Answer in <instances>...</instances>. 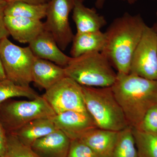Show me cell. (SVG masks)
Returning <instances> with one entry per match:
<instances>
[{
    "label": "cell",
    "instance_id": "6da1fadb",
    "mask_svg": "<svg viewBox=\"0 0 157 157\" xmlns=\"http://www.w3.org/2000/svg\"><path fill=\"white\" fill-rule=\"evenodd\" d=\"M146 25L140 14L125 13L114 19L105 32L106 43L101 52L118 73H130L132 56Z\"/></svg>",
    "mask_w": 157,
    "mask_h": 157
},
{
    "label": "cell",
    "instance_id": "7a4b0ae2",
    "mask_svg": "<svg viewBox=\"0 0 157 157\" xmlns=\"http://www.w3.org/2000/svg\"><path fill=\"white\" fill-rule=\"evenodd\" d=\"M111 88L132 128H138L148 109L157 105V80L117 73Z\"/></svg>",
    "mask_w": 157,
    "mask_h": 157
},
{
    "label": "cell",
    "instance_id": "3957f363",
    "mask_svg": "<svg viewBox=\"0 0 157 157\" xmlns=\"http://www.w3.org/2000/svg\"><path fill=\"white\" fill-rule=\"evenodd\" d=\"M82 87L86 110L98 128L118 132L129 126L111 86Z\"/></svg>",
    "mask_w": 157,
    "mask_h": 157
},
{
    "label": "cell",
    "instance_id": "277c9868",
    "mask_svg": "<svg viewBox=\"0 0 157 157\" xmlns=\"http://www.w3.org/2000/svg\"><path fill=\"white\" fill-rule=\"evenodd\" d=\"M107 58L101 52L84 54L71 59L64 69L66 76L82 86L111 87L117 73Z\"/></svg>",
    "mask_w": 157,
    "mask_h": 157
},
{
    "label": "cell",
    "instance_id": "5b68a950",
    "mask_svg": "<svg viewBox=\"0 0 157 157\" xmlns=\"http://www.w3.org/2000/svg\"><path fill=\"white\" fill-rule=\"evenodd\" d=\"M9 100L0 104V120L7 134H14L32 121L56 114L42 96L29 101Z\"/></svg>",
    "mask_w": 157,
    "mask_h": 157
},
{
    "label": "cell",
    "instance_id": "8992f818",
    "mask_svg": "<svg viewBox=\"0 0 157 157\" xmlns=\"http://www.w3.org/2000/svg\"><path fill=\"white\" fill-rule=\"evenodd\" d=\"M0 56L7 78L24 86H30L36 57L29 47L17 46L8 39L0 41Z\"/></svg>",
    "mask_w": 157,
    "mask_h": 157
},
{
    "label": "cell",
    "instance_id": "52a82bcc",
    "mask_svg": "<svg viewBox=\"0 0 157 157\" xmlns=\"http://www.w3.org/2000/svg\"><path fill=\"white\" fill-rule=\"evenodd\" d=\"M42 97L56 114L67 111L88 112L85 105L82 86L67 76L45 90Z\"/></svg>",
    "mask_w": 157,
    "mask_h": 157
},
{
    "label": "cell",
    "instance_id": "ba28073f",
    "mask_svg": "<svg viewBox=\"0 0 157 157\" xmlns=\"http://www.w3.org/2000/svg\"><path fill=\"white\" fill-rule=\"evenodd\" d=\"M76 0H50L48 3L45 30L52 35L62 50L72 42L73 35L69 21Z\"/></svg>",
    "mask_w": 157,
    "mask_h": 157
},
{
    "label": "cell",
    "instance_id": "9c48e42d",
    "mask_svg": "<svg viewBox=\"0 0 157 157\" xmlns=\"http://www.w3.org/2000/svg\"><path fill=\"white\" fill-rule=\"evenodd\" d=\"M130 73L157 80V39L152 27L145 26L132 56Z\"/></svg>",
    "mask_w": 157,
    "mask_h": 157
},
{
    "label": "cell",
    "instance_id": "30bf717a",
    "mask_svg": "<svg viewBox=\"0 0 157 157\" xmlns=\"http://www.w3.org/2000/svg\"><path fill=\"white\" fill-rule=\"evenodd\" d=\"M52 119L58 129L71 140L81 139L89 131L98 128L88 112L65 111L55 114Z\"/></svg>",
    "mask_w": 157,
    "mask_h": 157
},
{
    "label": "cell",
    "instance_id": "8fae6325",
    "mask_svg": "<svg viewBox=\"0 0 157 157\" xmlns=\"http://www.w3.org/2000/svg\"><path fill=\"white\" fill-rule=\"evenodd\" d=\"M29 44L36 57L49 61L63 67L71 59V57L64 53L59 47L52 35L45 30Z\"/></svg>",
    "mask_w": 157,
    "mask_h": 157
},
{
    "label": "cell",
    "instance_id": "7c38bea8",
    "mask_svg": "<svg viewBox=\"0 0 157 157\" xmlns=\"http://www.w3.org/2000/svg\"><path fill=\"white\" fill-rule=\"evenodd\" d=\"M5 22L10 36L20 43L29 44L45 30L41 20L5 15Z\"/></svg>",
    "mask_w": 157,
    "mask_h": 157
},
{
    "label": "cell",
    "instance_id": "4fadbf2b",
    "mask_svg": "<svg viewBox=\"0 0 157 157\" xmlns=\"http://www.w3.org/2000/svg\"><path fill=\"white\" fill-rule=\"evenodd\" d=\"M71 140L57 130L37 140L31 147L40 157H67Z\"/></svg>",
    "mask_w": 157,
    "mask_h": 157
},
{
    "label": "cell",
    "instance_id": "5bb4252c",
    "mask_svg": "<svg viewBox=\"0 0 157 157\" xmlns=\"http://www.w3.org/2000/svg\"><path fill=\"white\" fill-rule=\"evenodd\" d=\"M32 74L33 82L45 90L66 77L64 67L36 57L34 60Z\"/></svg>",
    "mask_w": 157,
    "mask_h": 157
},
{
    "label": "cell",
    "instance_id": "9a60e30c",
    "mask_svg": "<svg viewBox=\"0 0 157 157\" xmlns=\"http://www.w3.org/2000/svg\"><path fill=\"white\" fill-rule=\"evenodd\" d=\"M72 18L77 33L98 32L107 24L105 17L97 13L95 9L87 8L83 2L78 0L73 8Z\"/></svg>",
    "mask_w": 157,
    "mask_h": 157
},
{
    "label": "cell",
    "instance_id": "2e32d148",
    "mask_svg": "<svg viewBox=\"0 0 157 157\" xmlns=\"http://www.w3.org/2000/svg\"><path fill=\"white\" fill-rule=\"evenodd\" d=\"M118 132L96 128L87 132L81 140L99 157H110Z\"/></svg>",
    "mask_w": 157,
    "mask_h": 157
},
{
    "label": "cell",
    "instance_id": "e0dca14e",
    "mask_svg": "<svg viewBox=\"0 0 157 157\" xmlns=\"http://www.w3.org/2000/svg\"><path fill=\"white\" fill-rule=\"evenodd\" d=\"M57 130L52 117L41 118L30 122L13 134L23 144L31 147L37 140Z\"/></svg>",
    "mask_w": 157,
    "mask_h": 157
},
{
    "label": "cell",
    "instance_id": "ac0fdd59",
    "mask_svg": "<svg viewBox=\"0 0 157 157\" xmlns=\"http://www.w3.org/2000/svg\"><path fill=\"white\" fill-rule=\"evenodd\" d=\"M106 36L101 31L89 33H77L72 41L70 55L77 57L89 52H102L105 46Z\"/></svg>",
    "mask_w": 157,
    "mask_h": 157
},
{
    "label": "cell",
    "instance_id": "d6986e66",
    "mask_svg": "<svg viewBox=\"0 0 157 157\" xmlns=\"http://www.w3.org/2000/svg\"><path fill=\"white\" fill-rule=\"evenodd\" d=\"M47 7L48 4L34 5L21 2H8L5 15L41 20L46 17Z\"/></svg>",
    "mask_w": 157,
    "mask_h": 157
},
{
    "label": "cell",
    "instance_id": "ffe728a7",
    "mask_svg": "<svg viewBox=\"0 0 157 157\" xmlns=\"http://www.w3.org/2000/svg\"><path fill=\"white\" fill-rule=\"evenodd\" d=\"M110 157H138L132 127L118 132Z\"/></svg>",
    "mask_w": 157,
    "mask_h": 157
},
{
    "label": "cell",
    "instance_id": "44dd1931",
    "mask_svg": "<svg viewBox=\"0 0 157 157\" xmlns=\"http://www.w3.org/2000/svg\"><path fill=\"white\" fill-rule=\"evenodd\" d=\"M39 96L30 86L16 84L7 78L0 81V104L12 98L23 97L33 100Z\"/></svg>",
    "mask_w": 157,
    "mask_h": 157
},
{
    "label": "cell",
    "instance_id": "7402d4cb",
    "mask_svg": "<svg viewBox=\"0 0 157 157\" xmlns=\"http://www.w3.org/2000/svg\"><path fill=\"white\" fill-rule=\"evenodd\" d=\"M138 157H157V135L132 128Z\"/></svg>",
    "mask_w": 157,
    "mask_h": 157
},
{
    "label": "cell",
    "instance_id": "603a6c76",
    "mask_svg": "<svg viewBox=\"0 0 157 157\" xmlns=\"http://www.w3.org/2000/svg\"><path fill=\"white\" fill-rule=\"evenodd\" d=\"M5 157H40L31 147L27 146L14 134H7Z\"/></svg>",
    "mask_w": 157,
    "mask_h": 157
},
{
    "label": "cell",
    "instance_id": "cb8c5ba5",
    "mask_svg": "<svg viewBox=\"0 0 157 157\" xmlns=\"http://www.w3.org/2000/svg\"><path fill=\"white\" fill-rule=\"evenodd\" d=\"M137 129L147 134L157 135V105L148 109Z\"/></svg>",
    "mask_w": 157,
    "mask_h": 157
},
{
    "label": "cell",
    "instance_id": "d4e9b609",
    "mask_svg": "<svg viewBox=\"0 0 157 157\" xmlns=\"http://www.w3.org/2000/svg\"><path fill=\"white\" fill-rule=\"evenodd\" d=\"M67 157H99L81 139L71 140Z\"/></svg>",
    "mask_w": 157,
    "mask_h": 157
},
{
    "label": "cell",
    "instance_id": "484cf974",
    "mask_svg": "<svg viewBox=\"0 0 157 157\" xmlns=\"http://www.w3.org/2000/svg\"><path fill=\"white\" fill-rule=\"evenodd\" d=\"M7 4L6 1L0 0V41L10 36L5 22V9Z\"/></svg>",
    "mask_w": 157,
    "mask_h": 157
},
{
    "label": "cell",
    "instance_id": "4316f807",
    "mask_svg": "<svg viewBox=\"0 0 157 157\" xmlns=\"http://www.w3.org/2000/svg\"><path fill=\"white\" fill-rule=\"evenodd\" d=\"M7 133L0 120V156L5 157L7 146Z\"/></svg>",
    "mask_w": 157,
    "mask_h": 157
},
{
    "label": "cell",
    "instance_id": "83f0119b",
    "mask_svg": "<svg viewBox=\"0 0 157 157\" xmlns=\"http://www.w3.org/2000/svg\"><path fill=\"white\" fill-rule=\"evenodd\" d=\"M7 2H21L34 5H41L48 4L50 0H4Z\"/></svg>",
    "mask_w": 157,
    "mask_h": 157
},
{
    "label": "cell",
    "instance_id": "f1b7e54d",
    "mask_svg": "<svg viewBox=\"0 0 157 157\" xmlns=\"http://www.w3.org/2000/svg\"><path fill=\"white\" fill-rule=\"evenodd\" d=\"M127 1L129 4H133L136 2L137 0H122ZM105 0H97L95 3V6L98 9H101L103 8L105 3Z\"/></svg>",
    "mask_w": 157,
    "mask_h": 157
},
{
    "label": "cell",
    "instance_id": "f546056e",
    "mask_svg": "<svg viewBox=\"0 0 157 157\" xmlns=\"http://www.w3.org/2000/svg\"><path fill=\"white\" fill-rule=\"evenodd\" d=\"M7 78L5 70L2 62V59L0 56V81Z\"/></svg>",
    "mask_w": 157,
    "mask_h": 157
},
{
    "label": "cell",
    "instance_id": "4dcf8cb0",
    "mask_svg": "<svg viewBox=\"0 0 157 157\" xmlns=\"http://www.w3.org/2000/svg\"><path fill=\"white\" fill-rule=\"evenodd\" d=\"M152 28L154 30L157 39V12L156 13V21L155 22V23L154 24Z\"/></svg>",
    "mask_w": 157,
    "mask_h": 157
},
{
    "label": "cell",
    "instance_id": "1f68e13d",
    "mask_svg": "<svg viewBox=\"0 0 157 157\" xmlns=\"http://www.w3.org/2000/svg\"><path fill=\"white\" fill-rule=\"evenodd\" d=\"M78 1H81V2H84L85 0H78Z\"/></svg>",
    "mask_w": 157,
    "mask_h": 157
},
{
    "label": "cell",
    "instance_id": "d6a6232c",
    "mask_svg": "<svg viewBox=\"0 0 157 157\" xmlns=\"http://www.w3.org/2000/svg\"><path fill=\"white\" fill-rule=\"evenodd\" d=\"M0 157H2L0 156Z\"/></svg>",
    "mask_w": 157,
    "mask_h": 157
}]
</instances>
